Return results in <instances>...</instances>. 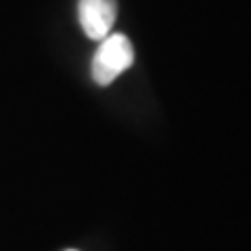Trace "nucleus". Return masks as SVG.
Here are the masks:
<instances>
[{
    "label": "nucleus",
    "instance_id": "f257e3e1",
    "mask_svg": "<svg viewBox=\"0 0 251 251\" xmlns=\"http://www.w3.org/2000/svg\"><path fill=\"white\" fill-rule=\"evenodd\" d=\"M134 63V46L124 34H109L92 57V77L99 86H109Z\"/></svg>",
    "mask_w": 251,
    "mask_h": 251
},
{
    "label": "nucleus",
    "instance_id": "f03ea898",
    "mask_svg": "<svg viewBox=\"0 0 251 251\" xmlns=\"http://www.w3.org/2000/svg\"><path fill=\"white\" fill-rule=\"evenodd\" d=\"M117 17V0H80L77 19L90 40H103L111 34Z\"/></svg>",
    "mask_w": 251,
    "mask_h": 251
},
{
    "label": "nucleus",
    "instance_id": "7ed1b4c3",
    "mask_svg": "<svg viewBox=\"0 0 251 251\" xmlns=\"http://www.w3.org/2000/svg\"><path fill=\"white\" fill-rule=\"evenodd\" d=\"M69 251H75V249H69Z\"/></svg>",
    "mask_w": 251,
    "mask_h": 251
}]
</instances>
